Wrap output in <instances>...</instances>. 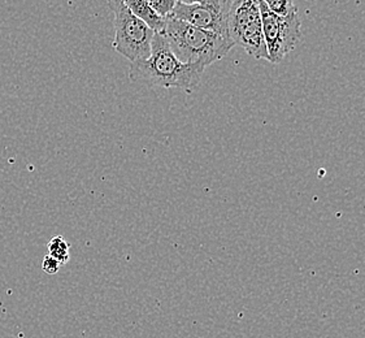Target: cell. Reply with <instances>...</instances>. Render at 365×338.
<instances>
[{
  "mask_svg": "<svg viewBox=\"0 0 365 338\" xmlns=\"http://www.w3.org/2000/svg\"><path fill=\"white\" fill-rule=\"evenodd\" d=\"M205 71L202 66L182 63L170 50L164 36L156 33L150 58L130 63L129 78L150 88H181L191 93L199 86Z\"/></svg>",
  "mask_w": 365,
  "mask_h": 338,
  "instance_id": "1",
  "label": "cell"
},
{
  "mask_svg": "<svg viewBox=\"0 0 365 338\" xmlns=\"http://www.w3.org/2000/svg\"><path fill=\"white\" fill-rule=\"evenodd\" d=\"M161 34L167 39L170 50L182 63L197 64L203 68L225 58L235 46L230 38L199 29L172 17L165 20Z\"/></svg>",
  "mask_w": 365,
  "mask_h": 338,
  "instance_id": "2",
  "label": "cell"
},
{
  "mask_svg": "<svg viewBox=\"0 0 365 338\" xmlns=\"http://www.w3.org/2000/svg\"><path fill=\"white\" fill-rule=\"evenodd\" d=\"M113 14L115 38L112 47L130 63L146 60L151 55V43L156 34L146 22L129 11L121 0H107Z\"/></svg>",
  "mask_w": 365,
  "mask_h": 338,
  "instance_id": "3",
  "label": "cell"
},
{
  "mask_svg": "<svg viewBox=\"0 0 365 338\" xmlns=\"http://www.w3.org/2000/svg\"><path fill=\"white\" fill-rule=\"evenodd\" d=\"M227 33L234 44L241 46L251 58L269 59L264 39L260 9L256 0H232L227 17Z\"/></svg>",
  "mask_w": 365,
  "mask_h": 338,
  "instance_id": "4",
  "label": "cell"
},
{
  "mask_svg": "<svg viewBox=\"0 0 365 338\" xmlns=\"http://www.w3.org/2000/svg\"><path fill=\"white\" fill-rule=\"evenodd\" d=\"M256 1L262 16L264 39L269 58L268 61L278 64L284 61L290 52L295 50L302 39V21L299 15L295 14L282 17L270 12L268 7L260 0Z\"/></svg>",
  "mask_w": 365,
  "mask_h": 338,
  "instance_id": "5",
  "label": "cell"
},
{
  "mask_svg": "<svg viewBox=\"0 0 365 338\" xmlns=\"http://www.w3.org/2000/svg\"><path fill=\"white\" fill-rule=\"evenodd\" d=\"M229 8H219L205 6V4H182L177 3L173 12L169 17L187 22L199 29L213 31L222 37L229 38L227 33V17Z\"/></svg>",
  "mask_w": 365,
  "mask_h": 338,
  "instance_id": "6",
  "label": "cell"
},
{
  "mask_svg": "<svg viewBox=\"0 0 365 338\" xmlns=\"http://www.w3.org/2000/svg\"><path fill=\"white\" fill-rule=\"evenodd\" d=\"M121 1L124 3L129 11H132L134 15L146 22L155 33L163 31L167 19H163L158 14H155L154 9L150 7L147 0H121Z\"/></svg>",
  "mask_w": 365,
  "mask_h": 338,
  "instance_id": "7",
  "label": "cell"
},
{
  "mask_svg": "<svg viewBox=\"0 0 365 338\" xmlns=\"http://www.w3.org/2000/svg\"><path fill=\"white\" fill-rule=\"evenodd\" d=\"M48 255L55 257L61 265H66L71 259L69 243L61 235L53 237L48 242Z\"/></svg>",
  "mask_w": 365,
  "mask_h": 338,
  "instance_id": "8",
  "label": "cell"
},
{
  "mask_svg": "<svg viewBox=\"0 0 365 338\" xmlns=\"http://www.w3.org/2000/svg\"><path fill=\"white\" fill-rule=\"evenodd\" d=\"M260 1L268 7L270 12L282 17L298 14L294 0H260Z\"/></svg>",
  "mask_w": 365,
  "mask_h": 338,
  "instance_id": "9",
  "label": "cell"
},
{
  "mask_svg": "<svg viewBox=\"0 0 365 338\" xmlns=\"http://www.w3.org/2000/svg\"><path fill=\"white\" fill-rule=\"evenodd\" d=\"M147 1L150 7L154 9L155 14H158L163 19H168L178 3V0H147Z\"/></svg>",
  "mask_w": 365,
  "mask_h": 338,
  "instance_id": "10",
  "label": "cell"
},
{
  "mask_svg": "<svg viewBox=\"0 0 365 338\" xmlns=\"http://www.w3.org/2000/svg\"><path fill=\"white\" fill-rule=\"evenodd\" d=\"M178 3H182V4H205V6L224 9V8L230 7L232 0H178Z\"/></svg>",
  "mask_w": 365,
  "mask_h": 338,
  "instance_id": "11",
  "label": "cell"
},
{
  "mask_svg": "<svg viewBox=\"0 0 365 338\" xmlns=\"http://www.w3.org/2000/svg\"><path fill=\"white\" fill-rule=\"evenodd\" d=\"M61 265L58 263V260L55 257H52L51 255H46L43 259V263H42V270L44 272L48 273V275H55L58 272Z\"/></svg>",
  "mask_w": 365,
  "mask_h": 338,
  "instance_id": "12",
  "label": "cell"
}]
</instances>
